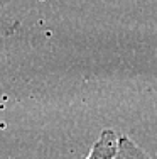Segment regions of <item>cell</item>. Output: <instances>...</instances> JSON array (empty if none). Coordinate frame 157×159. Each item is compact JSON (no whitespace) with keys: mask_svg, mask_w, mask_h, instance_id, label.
I'll return each mask as SVG.
<instances>
[{"mask_svg":"<svg viewBox=\"0 0 157 159\" xmlns=\"http://www.w3.org/2000/svg\"><path fill=\"white\" fill-rule=\"evenodd\" d=\"M118 137L113 129H103L85 159H113L118 151Z\"/></svg>","mask_w":157,"mask_h":159,"instance_id":"1","label":"cell"},{"mask_svg":"<svg viewBox=\"0 0 157 159\" xmlns=\"http://www.w3.org/2000/svg\"><path fill=\"white\" fill-rule=\"evenodd\" d=\"M113 159H152L142 146H139L129 135L118 137V151Z\"/></svg>","mask_w":157,"mask_h":159,"instance_id":"2","label":"cell"}]
</instances>
